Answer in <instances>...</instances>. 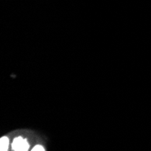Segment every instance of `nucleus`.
<instances>
[{
    "label": "nucleus",
    "mask_w": 151,
    "mask_h": 151,
    "mask_svg": "<svg viewBox=\"0 0 151 151\" xmlns=\"http://www.w3.org/2000/svg\"><path fill=\"white\" fill-rule=\"evenodd\" d=\"M11 147L14 151H27L30 148L28 139L23 138L22 136L16 137V138L13 139Z\"/></svg>",
    "instance_id": "f257e3e1"
},
{
    "label": "nucleus",
    "mask_w": 151,
    "mask_h": 151,
    "mask_svg": "<svg viewBox=\"0 0 151 151\" xmlns=\"http://www.w3.org/2000/svg\"><path fill=\"white\" fill-rule=\"evenodd\" d=\"M10 146L9 138L6 136H3L0 139V150L1 151H7Z\"/></svg>",
    "instance_id": "f03ea898"
},
{
    "label": "nucleus",
    "mask_w": 151,
    "mask_h": 151,
    "mask_svg": "<svg viewBox=\"0 0 151 151\" xmlns=\"http://www.w3.org/2000/svg\"><path fill=\"white\" fill-rule=\"evenodd\" d=\"M32 151H45V147L43 145L37 144V145H35V146L33 147Z\"/></svg>",
    "instance_id": "7ed1b4c3"
}]
</instances>
